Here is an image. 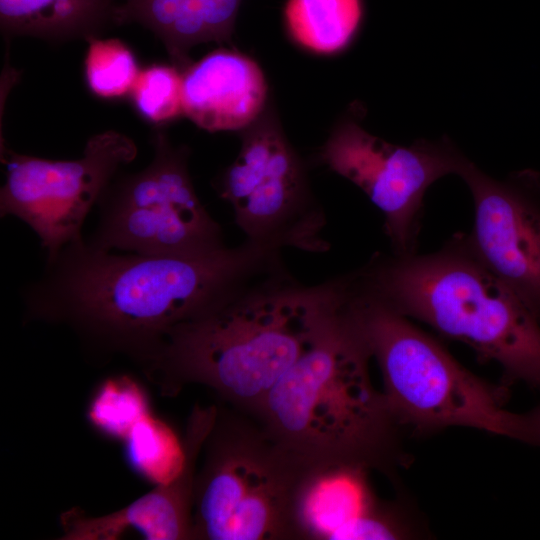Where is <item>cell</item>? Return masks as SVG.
Wrapping results in <instances>:
<instances>
[{"label": "cell", "instance_id": "6da1fadb", "mask_svg": "<svg viewBox=\"0 0 540 540\" xmlns=\"http://www.w3.org/2000/svg\"><path fill=\"white\" fill-rule=\"evenodd\" d=\"M41 313L66 320L147 369L179 325L287 270L282 250L245 240L189 255H114L82 240L66 246Z\"/></svg>", "mask_w": 540, "mask_h": 540}, {"label": "cell", "instance_id": "7a4b0ae2", "mask_svg": "<svg viewBox=\"0 0 540 540\" xmlns=\"http://www.w3.org/2000/svg\"><path fill=\"white\" fill-rule=\"evenodd\" d=\"M350 278L349 272L306 285L289 270L268 277L172 330L148 370L166 395L200 384L255 418L270 391L339 315Z\"/></svg>", "mask_w": 540, "mask_h": 540}, {"label": "cell", "instance_id": "3957f363", "mask_svg": "<svg viewBox=\"0 0 540 540\" xmlns=\"http://www.w3.org/2000/svg\"><path fill=\"white\" fill-rule=\"evenodd\" d=\"M356 285L397 313L495 362L509 381L540 389V321L486 265L468 233L436 251L376 253Z\"/></svg>", "mask_w": 540, "mask_h": 540}, {"label": "cell", "instance_id": "277c9868", "mask_svg": "<svg viewBox=\"0 0 540 540\" xmlns=\"http://www.w3.org/2000/svg\"><path fill=\"white\" fill-rule=\"evenodd\" d=\"M371 359L347 299L255 419L312 465L357 464L391 475L402 458L400 427L371 381Z\"/></svg>", "mask_w": 540, "mask_h": 540}, {"label": "cell", "instance_id": "5b68a950", "mask_svg": "<svg viewBox=\"0 0 540 540\" xmlns=\"http://www.w3.org/2000/svg\"><path fill=\"white\" fill-rule=\"evenodd\" d=\"M349 309L400 428L430 433L458 426L512 438L515 412L505 407L506 390L464 368L411 319L361 290L352 273Z\"/></svg>", "mask_w": 540, "mask_h": 540}, {"label": "cell", "instance_id": "8992f818", "mask_svg": "<svg viewBox=\"0 0 540 540\" xmlns=\"http://www.w3.org/2000/svg\"><path fill=\"white\" fill-rule=\"evenodd\" d=\"M202 452L192 540H297V499L310 463L232 407L218 406Z\"/></svg>", "mask_w": 540, "mask_h": 540}, {"label": "cell", "instance_id": "52a82bcc", "mask_svg": "<svg viewBox=\"0 0 540 540\" xmlns=\"http://www.w3.org/2000/svg\"><path fill=\"white\" fill-rule=\"evenodd\" d=\"M154 157L114 187L91 247L140 255L201 254L225 247L222 229L199 200L188 171V149L166 133L153 139Z\"/></svg>", "mask_w": 540, "mask_h": 540}, {"label": "cell", "instance_id": "ba28073f", "mask_svg": "<svg viewBox=\"0 0 540 540\" xmlns=\"http://www.w3.org/2000/svg\"><path fill=\"white\" fill-rule=\"evenodd\" d=\"M247 241L278 249L326 252V214L309 187L304 166L276 118L263 112L244 129L240 151L221 179Z\"/></svg>", "mask_w": 540, "mask_h": 540}, {"label": "cell", "instance_id": "9c48e42d", "mask_svg": "<svg viewBox=\"0 0 540 540\" xmlns=\"http://www.w3.org/2000/svg\"><path fill=\"white\" fill-rule=\"evenodd\" d=\"M333 172L361 189L380 210L395 254L417 252L424 197L440 178L460 175L469 159L446 136L418 139L410 146L389 143L342 120L319 153Z\"/></svg>", "mask_w": 540, "mask_h": 540}, {"label": "cell", "instance_id": "30bf717a", "mask_svg": "<svg viewBox=\"0 0 540 540\" xmlns=\"http://www.w3.org/2000/svg\"><path fill=\"white\" fill-rule=\"evenodd\" d=\"M136 154L135 143L116 131L92 136L76 160H48L5 150L1 215L28 224L51 264L66 246L82 240L81 228L90 209L117 169Z\"/></svg>", "mask_w": 540, "mask_h": 540}, {"label": "cell", "instance_id": "8fae6325", "mask_svg": "<svg viewBox=\"0 0 540 540\" xmlns=\"http://www.w3.org/2000/svg\"><path fill=\"white\" fill-rule=\"evenodd\" d=\"M459 176L473 198L474 248L540 321V172L499 180L469 160Z\"/></svg>", "mask_w": 540, "mask_h": 540}, {"label": "cell", "instance_id": "7c38bea8", "mask_svg": "<svg viewBox=\"0 0 540 540\" xmlns=\"http://www.w3.org/2000/svg\"><path fill=\"white\" fill-rule=\"evenodd\" d=\"M370 469L357 464L312 465L296 505L297 540L405 539L413 528L397 502L378 498Z\"/></svg>", "mask_w": 540, "mask_h": 540}, {"label": "cell", "instance_id": "4fadbf2b", "mask_svg": "<svg viewBox=\"0 0 540 540\" xmlns=\"http://www.w3.org/2000/svg\"><path fill=\"white\" fill-rule=\"evenodd\" d=\"M218 406L196 404L183 440L184 463L170 482L131 504L101 516L73 507L60 516L64 540H115L129 530L149 540H192V513L198 460L213 427Z\"/></svg>", "mask_w": 540, "mask_h": 540}, {"label": "cell", "instance_id": "5bb4252c", "mask_svg": "<svg viewBox=\"0 0 540 540\" xmlns=\"http://www.w3.org/2000/svg\"><path fill=\"white\" fill-rule=\"evenodd\" d=\"M266 97L262 70L239 52L213 51L183 72V114L210 132L246 129L263 113Z\"/></svg>", "mask_w": 540, "mask_h": 540}, {"label": "cell", "instance_id": "9a60e30c", "mask_svg": "<svg viewBox=\"0 0 540 540\" xmlns=\"http://www.w3.org/2000/svg\"><path fill=\"white\" fill-rule=\"evenodd\" d=\"M241 1L115 0V21L138 23L152 31L175 67L185 71L194 46L230 40Z\"/></svg>", "mask_w": 540, "mask_h": 540}, {"label": "cell", "instance_id": "2e32d148", "mask_svg": "<svg viewBox=\"0 0 540 540\" xmlns=\"http://www.w3.org/2000/svg\"><path fill=\"white\" fill-rule=\"evenodd\" d=\"M115 9V0H0V24L8 35L88 38L116 25Z\"/></svg>", "mask_w": 540, "mask_h": 540}, {"label": "cell", "instance_id": "e0dca14e", "mask_svg": "<svg viewBox=\"0 0 540 540\" xmlns=\"http://www.w3.org/2000/svg\"><path fill=\"white\" fill-rule=\"evenodd\" d=\"M364 16L363 0H287L286 28L303 48L331 55L355 39Z\"/></svg>", "mask_w": 540, "mask_h": 540}, {"label": "cell", "instance_id": "ac0fdd59", "mask_svg": "<svg viewBox=\"0 0 540 540\" xmlns=\"http://www.w3.org/2000/svg\"><path fill=\"white\" fill-rule=\"evenodd\" d=\"M125 441L129 463L156 485L170 482L183 467V440L150 413L133 426Z\"/></svg>", "mask_w": 540, "mask_h": 540}, {"label": "cell", "instance_id": "d6986e66", "mask_svg": "<svg viewBox=\"0 0 540 540\" xmlns=\"http://www.w3.org/2000/svg\"><path fill=\"white\" fill-rule=\"evenodd\" d=\"M85 78L93 94L114 99L129 94L140 72L130 48L116 38H86Z\"/></svg>", "mask_w": 540, "mask_h": 540}, {"label": "cell", "instance_id": "ffe728a7", "mask_svg": "<svg viewBox=\"0 0 540 540\" xmlns=\"http://www.w3.org/2000/svg\"><path fill=\"white\" fill-rule=\"evenodd\" d=\"M142 388L127 376L104 381L94 394L88 416L99 430L114 438L126 439L133 426L149 413Z\"/></svg>", "mask_w": 540, "mask_h": 540}, {"label": "cell", "instance_id": "44dd1931", "mask_svg": "<svg viewBox=\"0 0 540 540\" xmlns=\"http://www.w3.org/2000/svg\"><path fill=\"white\" fill-rule=\"evenodd\" d=\"M182 87L178 68L155 64L140 70L130 94L141 117L163 124L183 114Z\"/></svg>", "mask_w": 540, "mask_h": 540}, {"label": "cell", "instance_id": "7402d4cb", "mask_svg": "<svg viewBox=\"0 0 540 540\" xmlns=\"http://www.w3.org/2000/svg\"><path fill=\"white\" fill-rule=\"evenodd\" d=\"M512 439L540 448V404L514 414Z\"/></svg>", "mask_w": 540, "mask_h": 540}]
</instances>
